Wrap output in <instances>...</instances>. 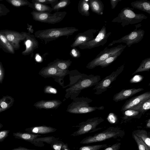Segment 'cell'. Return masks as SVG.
<instances>
[{
  "instance_id": "obj_1",
  "label": "cell",
  "mask_w": 150,
  "mask_h": 150,
  "mask_svg": "<svg viewBox=\"0 0 150 150\" xmlns=\"http://www.w3.org/2000/svg\"><path fill=\"white\" fill-rule=\"evenodd\" d=\"M69 75V83L63 88L69 87L65 90L66 93L63 100L69 98L73 100L78 97L81 91L95 86L101 79L100 76L92 74L88 75L76 69L70 71Z\"/></svg>"
},
{
  "instance_id": "obj_2",
  "label": "cell",
  "mask_w": 150,
  "mask_h": 150,
  "mask_svg": "<svg viewBox=\"0 0 150 150\" xmlns=\"http://www.w3.org/2000/svg\"><path fill=\"white\" fill-rule=\"evenodd\" d=\"M78 30V29L72 27L50 28L37 31L34 35L35 38L44 41L46 44L62 36L68 38Z\"/></svg>"
},
{
  "instance_id": "obj_3",
  "label": "cell",
  "mask_w": 150,
  "mask_h": 150,
  "mask_svg": "<svg viewBox=\"0 0 150 150\" xmlns=\"http://www.w3.org/2000/svg\"><path fill=\"white\" fill-rule=\"evenodd\" d=\"M125 131L120 128L110 127L102 132L84 138L80 142L83 144L99 142L110 139L122 138L125 135Z\"/></svg>"
},
{
  "instance_id": "obj_4",
  "label": "cell",
  "mask_w": 150,
  "mask_h": 150,
  "mask_svg": "<svg viewBox=\"0 0 150 150\" xmlns=\"http://www.w3.org/2000/svg\"><path fill=\"white\" fill-rule=\"evenodd\" d=\"M92 101L86 97H76L68 105L66 111L71 114H82L104 109V107L102 106L99 107L90 106L89 103Z\"/></svg>"
},
{
  "instance_id": "obj_5",
  "label": "cell",
  "mask_w": 150,
  "mask_h": 150,
  "mask_svg": "<svg viewBox=\"0 0 150 150\" xmlns=\"http://www.w3.org/2000/svg\"><path fill=\"white\" fill-rule=\"evenodd\" d=\"M134 8L125 7L122 9L117 16L114 18L112 22L120 23L122 27L129 25L136 24L148 17L142 13H136L134 11Z\"/></svg>"
},
{
  "instance_id": "obj_6",
  "label": "cell",
  "mask_w": 150,
  "mask_h": 150,
  "mask_svg": "<svg viewBox=\"0 0 150 150\" xmlns=\"http://www.w3.org/2000/svg\"><path fill=\"white\" fill-rule=\"evenodd\" d=\"M102 117H96L88 119L85 121L80 122L78 125L72 127L78 128V130L72 133L71 136H79L88 133H92L101 129L102 128H97V126L103 122Z\"/></svg>"
},
{
  "instance_id": "obj_7",
  "label": "cell",
  "mask_w": 150,
  "mask_h": 150,
  "mask_svg": "<svg viewBox=\"0 0 150 150\" xmlns=\"http://www.w3.org/2000/svg\"><path fill=\"white\" fill-rule=\"evenodd\" d=\"M69 71L68 69L63 70L53 66L47 65L42 68L38 74L45 78H53L63 88L64 86V79L66 76L69 74Z\"/></svg>"
},
{
  "instance_id": "obj_8",
  "label": "cell",
  "mask_w": 150,
  "mask_h": 150,
  "mask_svg": "<svg viewBox=\"0 0 150 150\" xmlns=\"http://www.w3.org/2000/svg\"><path fill=\"white\" fill-rule=\"evenodd\" d=\"M33 18L35 21L51 24L61 21L67 14L66 11H56L53 13L40 12L33 10L31 12Z\"/></svg>"
},
{
  "instance_id": "obj_9",
  "label": "cell",
  "mask_w": 150,
  "mask_h": 150,
  "mask_svg": "<svg viewBox=\"0 0 150 150\" xmlns=\"http://www.w3.org/2000/svg\"><path fill=\"white\" fill-rule=\"evenodd\" d=\"M126 46V45L120 44L110 48L106 47L94 59L87 64L86 68L89 69H92L98 66L100 63L110 56L121 51H124Z\"/></svg>"
},
{
  "instance_id": "obj_10",
  "label": "cell",
  "mask_w": 150,
  "mask_h": 150,
  "mask_svg": "<svg viewBox=\"0 0 150 150\" xmlns=\"http://www.w3.org/2000/svg\"><path fill=\"white\" fill-rule=\"evenodd\" d=\"M139 24L136 25L135 28L128 34L118 40H113L109 44L108 47L112 46L116 43H124L128 47H130L133 44L139 42L143 38L145 32L143 30L137 29L138 27L141 26L139 25Z\"/></svg>"
},
{
  "instance_id": "obj_11",
  "label": "cell",
  "mask_w": 150,
  "mask_h": 150,
  "mask_svg": "<svg viewBox=\"0 0 150 150\" xmlns=\"http://www.w3.org/2000/svg\"><path fill=\"white\" fill-rule=\"evenodd\" d=\"M124 67L125 64H123L119 67L115 71H113L110 75L99 81L93 89V90L96 91L94 93L99 95L106 91L110 84L116 79L117 77L122 72Z\"/></svg>"
},
{
  "instance_id": "obj_12",
  "label": "cell",
  "mask_w": 150,
  "mask_h": 150,
  "mask_svg": "<svg viewBox=\"0 0 150 150\" xmlns=\"http://www.w3.org/2000/svg\"><path fill=\"white\" fill-rule=\"evenodd\" d=\"M111 34V32L107 33L106 27L103 26L97 36L93 39L78 47L80 49L83 50L91 49L100 46H103L107 42L108 39Z\"/></svg>"
},
{
  "instance_id": "obj_13",
  "label": "cell",
  "mask_w": 150,
  "mask_h": 150,
  "mask_svg": "<svg viewBox=\"0 0 150 150\" xmlns=\"http://www.w3.org/2000/svg\"><path fill=\"white\" fill-rule=\"evenodd\" d=\"M0 32L6 37L14 50L20 49V43L25 40L27 33L25 32L19 33L7 30H0Z\"/></svg>"
},
{
  "instance_id": "obj_14",
  "label": "cell",
  "mask_w": 150,
  "mask_h": 150,
  "mask_svg": "<svg viewBox=\"0 0 150 150\" xmlns=\"http://www.w3.org/2000/svg\"><path fill=\"white\" fill-rule=\"evenodd\" d=\"M98 30V29H91L83 32L78 33L75 37L74 41L71 45V47H76L92 40L95 38V34Z\"/></svg>"
},
{
  "instance_id": "obj_15",
  "label": "cell",
  "mask_w": 150,
  "mask_h": 150,
  "mask_svg": "<svg viewBox=\"0 0 150 150\" xmlns=\"http://www.w3.org/2000/svg\"><path fill=\"white\" fill-rule=\"evenodd\" d=\"M24 43L25 45V50L22 52L24 55L32 54L34 51L38 48L39 42L35 35L27 33Z\"/></svg>"
},
{
  "instance_id": "obj_16",
  "label": "cell",
  "mask_w": 150,
  "mask_h": 150,
  "mask_svg": "<svg viewBox=\"0 0 150 150\" xmlns=\"http://www.w3.org/2000/svg\"><path fill=\"white\" fill-rule=\"evenodd\" d=\"M150 98V91L146 92L139 96L134 97L126 101L122 106L120 111L123 112L129 109L143 100Z\"/></svg>"
},
{
  "instance_id": "obj_17",
  "label": "cell",
  "mask_w": 150,
  "mask_h": 150,
  "mask_svg": "<svg viewBox=\"0 0 150 150\" xmlns=\"http://www.w3.org/2000/svg\"><path fill=\"white\" fill-rule=\"evenodd\" d=\"M62 102L59 100H41L35 103L33 106L37 109L46 110L57 109Z\"/></svg>"
},
{
  "instance_id": "obj_18",
  "label": "cell",
  "mask_w": 150,
  "mask_h": 150,
  "mask_svg": "<svg viewBox=\"0 0 150 150\" xmlns=\"http://www.w3.org/2000/svg\"><path fill=\"white\" fill-rule=\"evenodd\" d=\"M144 90L143 88L123 89L114 95L113 100L116 102L123 100Z\"/></svg>"
},
{
  "instance_id": "obj_19",
  "label": "cell",
  "mask_w": 150,
  "mask_h": 150,
  "mask_svg": "<svg viewBox=\"0 0 150 150\" xmlns=\"http://www.w3.org/2000/svg\"><path fill=\"white\" fill-rule=\"evenodd\" d=\"M57 130V129L56 128L44 125L34 126L25 129L26 132L39 134L52 133L55 132Z\"/></svg>"
},
{
  "instance_id": "obj_20",
  "label": "cell",
  "mask_w": 150,
  "mask_h": 150,
  "mask_svg": "<svg viewBox=\"0 0 150 150\" xmlns=\"http://www.w3.org/2000/svg\"><path fill=\"white\" fill-rule=\"evenodd\" d=\"M13 136L16 139H22L29 142L37 146L35 139L37 137H40L41 135L33 134L27 132H13Z\"/></svg>"
},
{
  "instance_id": "obj_21",
  "label": "cell",
  "mask_w": 150,
  "mask_h": 150,
  "mask_svg": "<svg viewBox=\"0 0 150 150\" xmlns=\"http://www.w3.org/2000/svg\"><path fill=\"white\" fill-rule=\"evenodd\" d=\"M133 8L146 12L150 14V2L147 0H137L131 3Z\"/></svg>"
},
{
  "instance_id": "obj_22",
  "label": "cell",
  "mask_w": 150,
  "mask_h": 150,
  "mask_svg": "<svg viewBox=\"0 0 150 150\" xmlns=\"http://www.w3.org/2000/svg\"><path fill=\"white\" fill-rule=\"evenodd\" d=\"M89 4L91 11L98 15L103 13L104 5L100 0H89Z\"/></svg>"
},
{
  "instance_id": "obj_23",
  "label": "cell",
  "mask_w": 150,
  "mask_h": 150,
  "mask_svg": "<svg viewBox=\"0 0 150 150\" xmlns=\"http://www.w3.org/2000/svg\"><path fill=\"white\" fill-rule=\"evenodd\" d=\"M14 102L12 97L8 95L3 96L0 99V113L11 107Z\"/></svg>"
},
{
  "instance_id": "obj_24",
  "label": "cell",
  "mask_w": 150,
  "mask_h": 150,
  "mask_svg": "<svg viewBox=\"0 0 150 150\" xmlns=\"http://www.w3.org/2000/svg\"><path fill=\"white\" fill-rule=\"evenodd\" d=\"M28 5V7L33 8L35 11L40 12H49L51 13L52 11V8L46 4L37 3L33 0Z\"/></svg>"
},
{
  "instance_id": "obj_25",
  "label": "cell",
  "mask_w": 150,
  "mask_h": 150,
  "mask_svg": "<svg viewBox=\"0 0 150 150\" xmlns=\"http://www.w3.org/2000/svg\"><path fill=\"white\" fill-rule=\"evenodd\" d=\"M72 61L70 59L64 60L56 59L49 63L47 65L53 66L60 69L65 70L68 69Z\"/></svg>"
},
{
  "instance_id": "obj_26",
  "label": "cell",
  "mask_w": 150,
  "mask_h": 150,
  "mask_svg": "<svg viewBox=\"0 0 150 150\" xmlns=\"http://www.w3.org/2000/svg\"><path fill=\"white\" fill-rule=\"evenodd\" d=\"M0 48L5 52L13 54L14 50L6 37L0 32Z\"/></svg>"
},
{
  "instance_id": "obj_27",
  "label": "cell",
  "mask_w": 150,
  "mask_h": 150,
  "mask_svg": "<svg viewBox=\"0 0 150 150\" xmlns=\"http://www.w3.org/2000/svg\"><path fill=\"white\" fill-rule=\"evenodd\" d=\"M89 0H81L78 3V11L82 15L88 16L90 15Z\"/></svg>"
},
{
  "instance_id": "obj_28",
  "label": "cell",
  "mask_w": 150,
  "mask_h": 150,
  "mask_svg": "<svg viewBox=\"0 0 150 150\" xmlns=\"http://www.w3.org/2000/svg\"><path fill=\"white\" fill-rule=\"evenodd\" d=\"M150 108V98L145 99L129 109L140 112L143 114Z\"/></svg>"
},
{
  "instance_id": "obj_29",
  "label": "cell",
  "mask_w": 150,
  "mask_h": 150,
  "mask_svg": "<svg viewBox=\"0 0 150 150\" xmlns=\"http://www.w3.org/2000/svg\"><path fill=\"white\" fill-rule=\"evenodd\" d=\"M122 112V119L124 120H130L133 118L139 119L143 114L140 112L130 109L127 110Z\"/></svg>"
},
{
  "instance_id": "obj_30",
  "label": "cell",
  "mask_w": 150,
  "mask_h": 150,
  "mask_svg": "<svg viewBox=\"0 0 150 150\" xmlns=\"http://www.w3.org/2000/svg\"><path fill=\"white\" fill-rule=\"evenodd\" d=\"M132 132L150 148V138L146 131L137 129L134 130Z\"/></svg>"
},
{
  "instance_id": "obj_31",
  "label": "cell",
  "mask_w": 150,
  "mask_h": 150,
  "mask_svg": "<svg viewBox=\"0 0 150 150\" xmlns=\"http://www.w3.org/2000/svg\"><path fill=\"white\" fill-rule=\"evenodd\" d=\"M150 69V57L142 60L140 65L137 70L132 74L134 75L137 73L142 71H149Z\"/></svg>"
},
{
  "instance_id": "obj_32",
  "label": "cell",
  "mask_w": 150,
  "mask_h": 150,
  "mask_svg": "<svg viewBox=\"0 0 150 150\" xmlns=\"http://www.w3.org/2000/svg\"><path fill=\"white\" fill-rule=\"evenodd\" d=\"M123 51V50L115 54L110 56L100 63L98 66H100L102 68L108 66L117 59Z\"/></svg>"
},
{
  "instance_id": "obj_33",
  "label": "cell",
  "mask_w": 150,
  "mask_h": 150,
  "mask_svg": "<svg viewBox=\"0 0 150 150\" xmlns=\"http://www.w3.org/2000/svg\"><path fill=\"white\" fill-rule=\"evenodd\" d=\"M57 139L53 136L44 137H38L35 139V142L37 145V146H44V145L42 144L41 143H39L40 142H44L50 144L52 142Z\"/></svg>"
},
{
  "instance_id": "obj_34",
  "label": "cell",
  "mask_w": 150,
  "mask_h": 150,
  "mask_svg": "<svg viewBox=\"0 0 150 150\" xmlns=\"http://www.w3.org/2000/svg\"><path fill=\"white\" fill-rule=\"evenodd\" d=\"M132 136L137 144L139 150H150V148L133 132Z\"/></svg>"
},
{
  "instance_id": "obj_35",
  "label": "cell",
  "mask_w": 150,
  "mask_h": 150,
  "mask_svg": "<svg viewBox=\"0 0 150 150\" xmlns=\"http://www.w3.org/2000/svg\"><path fill=\"white\" fill-rule=\"evenodd\" d=\"M6 1L16 7H20L25 6H28L30 4V2L27 0H6Z\"/></svg>"
},
{
  "instance_id": "obj_36",
  "label": "cell",
  "mask_w": 150,
  "mask_h": 150,
  "mask_svg": "<svg viewBox=\"0 0 150 150\" xmlns=\"http://www.w3.org/2000/svg\"><path fill=\"white\" fill-rule=\"evenodd\" d=\"M71 3L70 0H61L54 5L52 8L53 11H57L60 9L65 8Z\"/></svg>"
},
{
  "instance_id": "obj_37",
  "label": "cell",
  "mask_w": 150,
  "mask_h": 150,
  "mask_svg": "<svg viewBox=\"0 0 150 150\" xmlns=\"http://www.w3.org/2000/svg\"><path fill=\"white\" fill-rule=\"evenodd\" d=\"M108 146L106 144H97L95 145L83 146L80 147L79 150H99Z\"/></svg>"
},
{
  "instance_id": "obj_38",
  "label": "cell",
  "mask_w": 150,
  "mask_h": 150,
  "mask_svg": "<svg viewBox=\"0 0 150 150\" xmlns=\"http://www.w3.org/2000/svg\"><path fill=\"white\" fill-rule=\"evenodd\" d=\"M58 139L55 140L50 144L51 148L54 150H62V148L65 144L62 141L59 140Z\"/></svg>"
},
{
  "instance_id": "obj_39",
  "label": "cell",
  "mask_w": 150,
  "mask_h": 150,
  "mask_svg": "<svg viewBox=\"0 0 150 150\" xmlns=\"http://www.w3.org/2000/svg\"><path fill=\"white\" fill-rule=\"evenodd\" d=\"M43 92L46 94H56L58 92L55 88L50 85L45 86L43 89Z\"/></svg>"
},
{
  "instance_id": "obj_40",
  "label": "cell",
  "mask_w": 150,
  "mask_h": 150,
  "mask_svg": "<svg viewBox=\"0 0 150 150\" xmlns=\"http://www.w3.org/2000/svg\"><path fill=\"white\" fill-rule=\"evenodd\" d=\"M70 55L73 58H78L81 56V53L76 47L72 48L70 52Z\"/></svg>"
},
{
  "instance_id": "obj_41",
  "label": "cell",
  "mask_w": 150,
  "mask_h": 150,
  "mask_svg": "<svg viewBox=\"0 0 150 150\" xmlns=\"http://www.w3.org/2000/svg\"><path fill=\"white\" fill-rule=\"evenodd\" d=\"M10 11V10L4 4H0V16L7 15Z\"/></svg>"
},
{
  "instance_id": "obj_42",
  "label": "cell",
  "mask_w": 150,
  "mask_h": 150,
  "mask_svg": "<svg viewBox=\"0 0 150 150\" xmlns=\"http://www.w3.org/2000/svg\"><path fill=\"white\" fill-rule=\"evenodd\" d=\"M10 130H3L0 131V142H2L8 136Z\"/></svg>"
},
{
  "instance_id": "obj_43",
  "label": "cell",
  "mask_w": 150,
  "mask_h": 150,
  "mask_svg": "<svg viewBox=\"0 0 150 150\" xmlns=\"http://www.w3.org/2000/svg\"><path fill=\"white\" fill-rule=\"evenodd\" d=\"M121 145V143H116L110 147H107L103 150H119L120 148Z\"/></svg>"
},
{
  "instance_id": "obj_44",
  "label": "cell",
  "mask_w": 150,
  "mask_h": 150,
  "mask_svg": "<svg viewBox=\"0 0 150 150\" xmlns=\"http://www.w3.org/2000/svg\"><path fill=\"white\" fill-rule=\"evenodd\" d=\"M5 76V70L2 64L0 62V83H2Z\"/></svg>"
},
{
  "instance_id": "obj_45",
  "label": "cell",
  "mask_w": 150,
  "mask_h": 150,
  "mask_svg": "<svg viewBox=\"0 0 150 150\" xmlns=\"http://www.w3.org/2000/svg\"><path fill=\"white\" fill-rule=\"evenodd\" d=\"M122 0H110V4L111 6V8L112 9L115 8L118 3Z\"/></svg>"
},
{
  "instance_id": "obj_46",
  "label": "cell",
  "mask_w": 150,
  "mask_h": 150,
  "mask_svg": "<svg viewBox=\"0 0 150 150\" xmlns=\"http://www.w3.org/2000/svg\"><path fill=\"white\" fill-rule=\"evenodd\" d=\"M34 1L44 4H49V0H33Z\"/></svg>"
},
{
  "instance_id": "obj_47",
  "label": "cell",
  "mask_w": 150,
  "mask_h": 150,
  "mask_svg": "<svg viewBox=\"0 0 150 150\" xmlns=\"http://www.w3.org/2000/svg\"><path fill=\"white\" fill-rule=\"evenodd\" d=\"M27 29L28 31V33H33L34 31V30L33 28V26L32 25H30L27 24Z\"/></svg>"
},
{
  "instance_id": "obj_48",
  "label": "cell",
  "mask_w": 150,
  "mask_h": 150,
  "mask_svg": "<svg viewBox=\"0 0 150 150\" xmlns=\"http://www.w3.org/2000/svg\"><path fill=\"white\" fill-rule=\"evenodd\" d=\"M11 150H37L34 149H30L21 146H19L17 148H14Z\"/></svg>"
},
{
  "instance_id": "obj_49",
  "label": "cell",
  "mask_w": 150,
  "mask_h": 150,
  "mask_svg": "<svg viewBox=\"0 0 150 150\" xmlns=\"http://www.w3.org/2000/svg\"><path fill=\"white\" fill-rule=\"evenodd\" d=\"M62 150H71L69 148L67 144H64L63 146Z\"/></svg>"
},
{
  "instance_id": "obj_50",
  "label": "cell",
  "mask_w": 150,
  "mask_h": 150,
  "mask_svg": "<svg viewBox=\"0 0 150 150\" xmlns=\"http://www.w3.org/2000/svg\"><path fill=\"white\" fill-rule=\"evenodd\" d=\"M146 127L148 128H150V119H149L146 123Z\"/></svg>"
},
{
  "instance_id": "obj_51",
  "label": "cell",
  "mask_w": 150,
  "mask_h": 150,
  "mask_svg": "<svg viewBox=\"0 0 150 150\" xmlns=\"http://www.w3.org/2000/svg\"><path fill=\"white\" fill-rule=\"evenodd\" d=\"M3 125L2 124L0 123V129L3 127Z\"/></svg>"
}]
</instances>
